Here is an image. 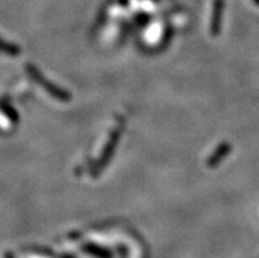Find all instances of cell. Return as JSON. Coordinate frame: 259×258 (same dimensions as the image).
<instances>
[{"mask_svg":"<svg viewBox=\"0 0 259 258\" xmlns=\"http://www.w3.org/2000/svg\"><path fill=\"white\" fill-rule=\"evenodd\" d=\"M28 71L30 73V75H32V78H33L34 81L37 82V83H40L41 86H42L45 90L49 92L50 95L53 97H56L57 100H61V101H69L71 99L70 94L69 92H66L65 90H62V88L57 87L56 84H53L51 82L46 81L45 78L42 77V74L38 73V70H37L36 67L32 66V65H29V66L27 67Z\"/></svg>","mask_w":259,"mask_h":258,"instance_id":"6da1fadb","label":"cell"},{"mask_svg":"<svg viewBox=\"0 0 259 258\" xmlns=\"http://www.w3.org/2000/svg\"><path fill=\"white\" fill-rule=\"evenodd\" d=\"M84 250L88 251V253H91V254H93L95 257H97V258H111L112 257L110 251L104 250L103 248L95 246V245H92V244L86 245V246H84Z\"/></svg>","mask_w":259,"mask_h":258,"instance_id":"5b68a950","label":"cell"},{"mask_svg":"<svg viewBox=\"0 0 259 258\" xmlns=\"http://www.w3.org/2000/svg\"><path fill=\"white\" fill-rule=\"evenodd\" d=\"M254 2H255V3L258 4V6H259V0H254Z\"/></svg>","mask_w":259,"mask_h":258,"instance_id":"8992f818","label":"cell"},{"mask_svg":"<svg viewBox=\"0 0 259 258\" xmlns=\"http://www.w3.org/2000/svg\"><path fill=\"white\" fill-rule=\"evenodd\" d=\"M230 150H232V146H230V144H228V142H224V144H221L219 147H217L216 150L213 151V154L211 156L210 160L206 161V165H208L210 168H215V166H217L220 162L223 161V158L225 157L226 154H229Z\"/></svg>","mask_w":259,"mask_h":258,"instance_id":"277c9868","label":"cell"},{"mask_svg":"<svg viewBox=\"0 0 259 258\" xmlns=\"http://www.w3.org/2000/svg\"><path fill=\"white\" fill-rule=\"evenodd\" d=\"M120 134H121V127H117L116 129L111 133V137L110 140H108V142H107L106 149H104L103 153H101V157H100L99 162H97L96 165V171L101 170V169H103L108 162H110L111 157H112V154L115 153L117 142H119Z\"/></svg>","mask_w":259,"mask_h":258,"instance_id":"7a4b0ae2","label":"cell"},{"mask_svg":"<svg viewBox=\"0 0 259 258\" xmlns=\"http://www.w3.org/2000/svg\"><path fill=\"white\" fill-rule=\"evenodd\" d=\"M223 11H224V0H215V4H213L212 24H211V32H212V36H217V34L220 33L221 19H223Z\"/></svg>","mask_w":259,"mask_h":258,"instance_id":"3957f363","label":"cell"}]
</instances>
